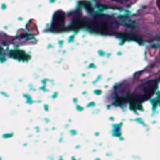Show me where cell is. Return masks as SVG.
<instances>
[{"label": "cell", "instance_id": "6da1fadb", "mask_svg": "<svg viewBox=\"0 0 160 160\" xmlns=\"http://www.w3.org/2000/svg\"><path fill=\"white\" fill-rule=\"evenodd\" d=\"M156 86V81H149V82L144 84L142 86V89L140 91L139 94L142 97H146L149 98V96L151 95L153 93V91L155 90Z\"/></svg>", "mask_w": 160, "mask_h": 160}, {"label": "cell", "instance_id": "7a4b0ae2", "mask_svg": "<svg viewBox=\"0 0 160 160\" xmlns=\"http://www.w3.org/2000/svg\"><path fill=\"white\" fill-rule=\"evenodd\" d=\"M112 1V2H114L116 4H119V5H124L127 4L128 2H130V0H110Z\"/></svg>", "mask_w": 160, "mask_h": 160}, {"label": "cell", "instance_id": "3957f363", "mask_svg": "<svg viewBox=\"0 0 160 160\" xmlns=\"http://www.w3.org/2000/svg\"><path fill=\"white\" fill-rule=\"evenodd\" d=\"M157 6H158L159 9L160 10V0H157Z\"/></svg>", "mask_w": 160, "mask_h": 160}]
</instances>
